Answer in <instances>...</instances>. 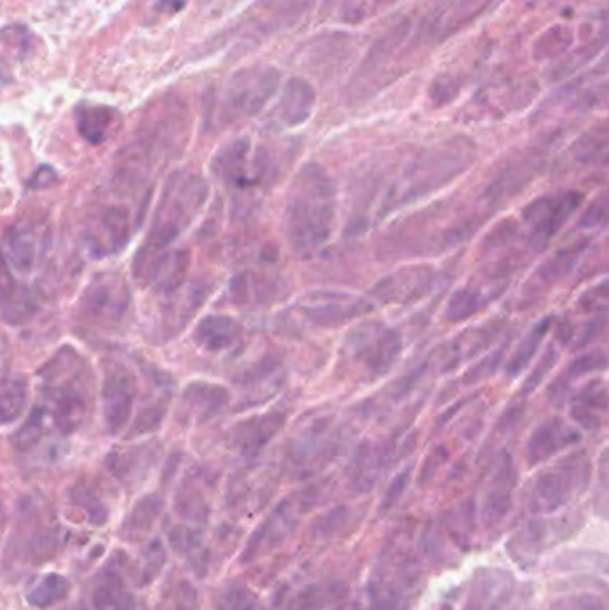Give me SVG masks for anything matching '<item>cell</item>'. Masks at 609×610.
<instances>
[{"label":"cell","mask_w":609,"mask_h":610,"mask_svg":"<svg viewBox=\"0 0 609 610\" xmlns=\"http://www.w3.org/2000/svg\"><path fill=\"white\" fill-rule=\"evenodd\" d=\"M547 610H605V606L590 595H577L553 601Z\"/></svg>","instance_id":"db71d44e"},{"label":"cell","mask_w":609,"mask_h":610,"mask_svg":"<svg viewBox=\"0 0 609 610\" xmlns=\"http://www.w3.org/2000/svg\"><path fill=\"white\" fill-rule=\"evenodd\" d=\"M600 272L609 273V261H606L605 266H602V270Z\"/></svg>","instance_id":"6f0895ef"},{"label":"cell","mask_w":609,"mask_h":610,"mask_svg":"<svg viewBox=\"0 0 609 610\" xmlns=\"http://www.w3.org/2000/svg\"><path fill=\"white\" fill-rule=\"evenodd\" d=\"M188 0H156L154 4V13L157 14H175L180 13L185 8Z\"/></svg>","instance_id":"9f6ffc18"},{"label":"cell","mask_w":609,"mask_h":610,"mask_svg":"<svg viewBox=\"0 0 609 610\" xmlns=\"http://www.w3.org/2000/svg\"><path fill=\"white\" fill-rule=\"evenodd\" d=\"M209 184L203 175L192 170H177L168 177L156 211L152 217L151 229L134 258V268L168 250L197 218L208 203Z\"/></svg>","instance_id":"8992f818"},{"label":"cell","mask_w":609,"mask_h":610,"mask_svg":"<svg viewBox=\"0 0 609 610\" xmlns=\"http://www.w3.org/2000/svg\"><path fill=\"white\" fill-rule=\"evenodd\" d=\"M591 460L585 450L570 451L547 470L540 471L531 486L530 509L534 514H554L581 497L591 482Z\"/></svg>","instance_id":"9c48e42d"},{"label":"cell","mask_w":609,"mask_h":610,"mask_svg":"<svg viewBox=\"0 0 609 610\" xmlns=\"http://www.w3.org/2000/svg\"><path fill=\"white\" fill-rule=\"evenodd\" d=\"M402 348L401 333L378 319L359 324L350 330L344 345L350 361L356 362L372 379L387 377L393 370L401 359Z\"/></svg>","instance_id":"7c38bea8"},{"label":"cell","mask_w":609,"mask_h":610,"mask_svg":"<svg viewBox=\"0 0 609 610\" xmlns=\"http://www.w3.org/2000/svg\"><path fill=\"white\" fill-rule=\"evenodd\" d=\"M553 141H539L505 154L488 175L477 200L496 215L515 200L545 172Z\"/></svg>","instance_id":"ba28073f"},{"label":"cell","mask_w":609,"mask_h":610,"mask_svg":"<svg viewBox=\"0 0 609 610\" xmlns=\"http://www.w3.org/2000/svg\"><path fill=\"white\" fill-rule=\"evenodd\" d=\"M576 229L585 236L609 229V186L583 207Z\"/></svg>","instance_id":"f6af8a7d"},{"label":"cell","mask_w":609,"mask_h":610,"mask_svg":"<svg viewBox=\"0 0 609 610\" xmlns=\"http://www.w3.org/2000/svg\"><path fill=\"white\" fill-rule=\"evenodd\" d=\"M28 405V382L24 377L6 375L0 390V418L4 423L22 416Z\"/></svg>","instance_id":"ee69618b"},{"label":"cell","mask_w":609,"mask_h":610,"mask_svg":"<svg viewBox=\"0 0 609 610\" xmlns=\"http://www.w3.org/2000/svg\"><path fill=\"white\" fill-rule=\"evenodd\" d=\"M286 420H289V411L281 407L243 420L231 431L232 443L240 446L241 450L261 448L286 425Z\"/></svg>","instance_id":"e575fe53"},{"label":"cell","mask_w":609,"mask_h":610,"mask_svg":"<svg viewBox=\"0 0 609 610\" xmlns=\"http://www.w3.org/2000/svg\"><path fill=\"white\" fill-rule=\"evenodd\" d=\"M557 361H559V348H557V341H553V344L545 347L533 370L530 371V375L525 377V381L520 385V399H528L534 391L539 390L540 385L547 379L548 373L556 367Z\"/></svg>","instance_id":"bcb514c9"},{"label":"cell","mask_w":609,"mask_h":610,"mask_svg":"<svg viewBox=\"0 0 609 610\" xmlns=\"http://www.w3.org/2000/svg\"><path fill=\"white\" fill-rule=\"evenodd\" d=\"M554 325H556V318H554V316H545V318L540 319L539 324H534L533 327L525 333L522 341L516 345L513 353H511V356L508 357V361L504 362V373L508 379L513 381L522 371L530 368L534 357H536L540 348H542L543 341H545V338L551 334V330L554 329Z\"/></svg>","instance_id":"ab89813d"},{"label":"cell","mask_w":609,"mask_h":610,"mask_svg":"<svg viewBox=\"0 0 609 610\" xmlns=\"http://www.w3.org/2000/svg\"><path fill=\"white\" fill-rule=\"evenodd\" d=\"M241 327L237 319L224 315L206 316L195 327V344L208 352H222L237 344Z\"/></svg>","instance_id":"74e56055"},{"label":"cell","mask_w":609,"mask_h":610,"mask_svg":"<svg viewBox=\"0 0 609 610\" xmlns=\"http://www.w3.org/2000/svg\"><path fill=\"white\" fill-rule=\"evenodd\" d=\"M594 508L599 516L609 520V448L599 459L597 470L596 493H594Z\"/></svg>","instance_id":"f907efd6"},{"label":"cell","mask_w":609,"mask_h":610,"mask_svg":"<svg viewBox=\"0 0 609 610\" xmlns=\"http://www.w3.org/2000/svg\"><path fill=\"white\" fill-rule=\"evenodd\" d=\"M488 0H439L418 25V39L425 43L444 42L450 34L472 22L477 14H481Z\"/></svg>","instance_id":"ffe728a7"},{"label":"cell","mask_w":609,"mask_h":610,"mask_svg":"<svg viewBox=\"0 0 609 610\" xmlns=\"http://www.w3.org/2000/svg\"><path fill=\"white\" fill-rule=\"evenodd\" d=\"M609 357L600 348H586L579 356L574 357L568 367L554 379L553 384L548 385V400L556 407L570 400L572 382L581 377L594 375L600 371L608 370Z\"/></svg>","instance_id":"1f68e13d"},{"label":"cell","mask_w":609,"mask_h":610,"mask_svg":"<svg viewBox=\"0 0 609 610\" xmlns=\"http://www.w3.org/2000/svg\"><path fill=\"white\" fill-rule=\"evenodd\" d=\"M372 309V302L363 296L341 292H309L295 304V311L304 324L322 329H335L369 315Z\"/></svg>","instance_id":"9a60e30c"},{"label":"cell","mask_w":609,"mask_h":610,"mask_svg":"<svg viewBox=\"0 0 609 610\" xmlns=\"http://www.w3.org/2000/svg\"><path fill=\"white\" fill-rule=\"evenodd\" d=\"M298 427L301 428L292 445L293 457L297 460L317 459L324 454H329L340 437V425L329 416L304 420L303 425Z\"/></svg>","instance_id":"f546056e"},{"label":"cell","mask_w":609,"mask_h":610,"mask_svg":"<svg viewBox=\"0 0 609 610\" xmlns=\"http://www.w3.org/2000/svg\"><path fill=\"white\" fill-rule=\"evenodd\" d=\"M502 293H504L502 290H496L472 279L467 286L454 290L445 305L444 319L447 324L467 322L487 309L488 305L497 301Z\"/></svg>","instance_id":"d6a6232c"},{"label":"cell","mask_w":609,"mask_h":610,"mask_svg":"<svg viewBox=\"0 0 609 610\" xmlns=\"http://www.w3.org/2000/svg\"><path fill=\"white\" fill-rule=\"evenodd\" d=\"M43 411L57 431L76 433L94 409L95 375L88 359L74 347L57 350L39 371Z\"/></svg>","instance_id":"5b68a950"},{"label":"cell","mask_w":609,"mask_h":610,"mask_svg":"<svg viewBox=\"0 0 609 610\" xmlns=\"http://www.w3.org/2000/svg\"><path fill=\"white\" fill-rule=\"evenodd\" d=\"M590 247V236L583 235L554 250L553 254L540 263L533 275L525 281L522 293H520L522 301L534 302L542 298L543 295H547L553 287H556L559 282L565 281L574 272V268L585 258Z\"/></svg>","instance_id":"e0dca14e"},{"label":"cell","mask_w":609,"mask_h":610,"mask_svg":"<svg viewBox=\"0 0 609 610\" xmlns=\"http://www.w3.org/2000/svg\"><path fill=\"white\" fill-rule=\"evenodd\" d=\"M309 0H263L255 10L258 13L249 17L247 33L255 39L260 33H274L275 29L289 22L290 17H298L306 10Z\"/></svg>","instance_id":"8d00e7d4"},{"label":"cell","mask_w":609,"mask_h":610,"mask_svg":"<svg viewBox=\"0 0 609 610\" xmlns=\"http://www.w3.org/2000/svg\"><path fill=\"white\" fill-rule=\"evenodd\" d=\"M146 175L131 166H120L109 189L86 217L83 240L94 258L120 254L142 226L151 188Z\"/></svg>","instance_id":"277c9868"},{"label":"cell","mask_w":609,"mask_h":610,"mask_svg":"<svg viewBox=\"0 0 609 610\" xmlns=\"http://www.w3.org/2000/svg\"><path fill=\"white\" fill-rule=\"evenodd\" d=\"M476 160V141L459 134L425 146L401 163L398 172L392 165L373 163L352 188L349 229L361 232L373 220L447 188L472 168Z\"/></svg>","instance_id":"6da1fadb"},{"label":"cell","mask_w":609,"mask_h":610,"mask_svg":"<svg viewBox=\"0 0 609 610\" xmlns=\"http://www.w3.org/2000/svg\"><path fill=\"white\" fill-rule=\"evenodd\" d=\"M281 74L274 66L254 65L235 72L218 89L206 113V123L226 126L255 117L278 94Z\"/></svg>","instance_id":"52a82bcc"},{"label":"cell","mask_w":609,"mask_h":610,"mask_svg":"<svg viewBox=\"0 0 609 610\" xmlns=\"http://www.w3.org/2000/svg\"><path fill=\"white\" fill-rule=\"evenodd\" d=\"M572 42H574L572 29L556 25V28L548 29L547 33H543L539 42L534 43V57H539V59L556 57L557 54L567 52Z\"/></svg>","instance_id":"7dc6e473"},{"label":"cell","mask_w":609,"mask_h":610,"mask_svg":"<svg viewBox=\"0 0 609 610\" xmlns=\"http://www.w3.org/2000/svg\"><path fill=\"white\" fill-rule=\"evenodd\" d=\"M539 86L533 80H515L504 86H490L474 97L470 104V117L502 118L515 113L533 102Z\"/></svg>","instance_id":"603a6c76"},{"label":"cell","mask_w":609,"mask_h":610,"mask_svg":"<svg viewBox=\"0 0 609 610\" xmlns=\"http://www.w3.org/2000/svg\"><path fill=\"white\" fill-rule=\"evenodd\" d=\"M557 571L596 573L609 577V555L594 549H568L553 563Z\"/></svg>","instance_id":"7bdbcfd3"},{"label":"cell","mask_w":609,"mask_h":610,"mask_svg":"<svg viewBox=\"0 0 609 610\" xmlns=\"http://www.w3.org/2000/svg\"><path fill=\"white\" fill-rule=\"evenodd\" d=\"M577 309L585 315H599V313H609V279L600 281L596 286L588 287L579 301Z\"/></svg>","instance_id":"681fc988"},{"label":"cell","mask_w":609,"mask_h":610,"mask_svg":"<svg viewBox=\"0 0 609 610\" xmlns=\"http://www.w3.org/2000/svg\"><path fill=\"white\" fill-rule=\"evenodd\" d=\"M48 235L39 224L19 221L4 235V261L10 272L28 275L39 266L43 249H47Z\"/></svg>","instance_id":"44dd1931"},{"label":"cell","mask_w":609,"mask_h":610,"mask_svg":"<svg viewBox=\"0 0 609 610\" xmlns=\"http://www.w3.org/2000/svg\"><path fill=\"white\" fill-rule=\"evenodd\" d=\"M192 254L189 250H165L143 266L134 268V277L142 282L143 286L151 287L152 292L160 295H174L185 284L188 277Z\"/></svg>","instance_id":"cb8c5ba5"},{"label":"cell","mask_w":609,"mask_h":610,"mask_svg":"<svg viewBox=\"0 0 609 610\" xmlns=\"http://www.w3.org/2000/svg\"><path fill=\"white\" fill-rule=\"evenodd\" d=\"M570 154L583 166H609V120L586 129L570 146Z\"/></svg>","instance_id":"60d3db41"},{"label":"cell","mask_w":609,"mask_h":610,"mask_svg":"<svg viewBox=\"0 0 609 610\" xmlns=\"http://www.w3.org/2000/svg\"><path fill=\"white\" fill-rule=\"evenodd\" d=\"M74 122L83 140L102 145L120 126V115L105 104L83 102L74 109Z\"/></svg>","instance_id":"836d02e7"},{"label":"cell","mask_w":609,"mask_h":610,"mask_svg":"<svg viewBox=\"0 0 609 610\" xmlns=\"http://www.w3.org/2000/svg\"><path fill=\"white\" fill-rule=\"evenodd\" d=\"M284 381V371L274 359H265L258 362L251 370H247L240 379L241 390L246 393V399L241 404L251 405L261 404L281 388Z\"/></svg>","instance_id":"d590c367"},{"label":"cell","mask_w":609,"mask_h":610,"mask_svg":"<svg viewBox=\"0 0 609 610\" xmlns=\"http://www.w3.org/2000/svg\"><path fill=\"white\" fill-rule=\"evenodd\" d=\"M56 181L57 174L54 172L53 166H40V168L36 170V174L31 177L29 186H31V188H48V186H53Z\"/></svg>","instance_id":"11a10c76"},{"label":"cell","mask_w":609,"mask_h":610,"mask_svg":"<svg viewBox=\"0 0 609 610\" xmlns=\"http://www.w3.org/2000/svg\"><path fill=\"white\" fill-rule=\"evenodd\" d=\"M137 393V377L133 371L129 370L123 362H108L102 388H100V404H102V418L109 433L119 434L123 427H128Z\"/></svg>","instance_id":"2e32d148"},{"label":"cell","mask_w":609,"mask_h":610,"mask_svg":"<svg viewBox=\"0 0 609 610\" xmlns=\"http://www.w3.org/2000/svg\"><path fill=\"white\" fill-rule=\"evenodd\" d=\"M579 442H581V433L567 420L554 416L534 428L525 445V459L530 466L543 465L572 446L579 445Z\"/></svg>","instance_id":"d4e9b609"},{"label":"cell","mask_w":609,"mask_h":610,"mask_svg":"<svg viewBox=\"0 0 609 610\" xmlns=\"http://www.w3.org/2000/svg\"><path fill=\"white\" fill-rule=\"evenodd\" d=\"M516 477H519V471H516L515 460L504 451L497 460L496 470L491 473L487 494L482 500L481 516L485 525H499L502 518L510 511Z\"/></svg>","instance_id":"4316f807"},{"label":"cell","mask_w":609,"mask_h":610,"mask_svg":"<svg viewBox=\"0 0 609 610\" xmlns=\"http://www.w3.org/2000/svg\"><path fill=\"white\" fill-rule=\"evenodd\" d=\"M131 290L128 282L115 272L97 273L86 284L77 302V318L95 327H115L128 315Z\"/></svg>","instance_id":"5bb4252c"},{"label":"cell","mask_w":609,"mask_h":610,"mask_svg":"<svg viewBox=\"0 0 609 610\" xmlns=\"http://www.w3.org/2000/svg\"><path fill=\"white\" fill-rule=\"evenodd\" d=\"M504 356L505 347L502 345V347L497 348L493 352L482 357L481 361L476 362V364H472V367L465 371L464 377H461V384L465 388H470V385L479 384L485 379L496 375L497 370L502 367V362H505Z\"/></svg>","instance_id":"c3c4849f"},{"label":"cell","mask_w":609,"mask_h":610,"mask_svg":"<svg viewBox=\"0 0 609 610\" xmlns=\"http://www.w3.org/2000/svg\"><path fill=\"white\" fill-rule=\"evenodd\" d=\"M279 293H283L281 282L275 275L265 273H241L231 284V301L237 304H263L274 301Z\"/></svg>","instance_id":"b9f144b4"},{"label":"cell","mask_w":609,"mask_h":610,"mask_svg":"<svg viewBox=\"0 0 609 610\" xmlns=\"http://www.w3.org/2000/svg\"><path fill=\"white\" fill-rule=\"evenodd\" d=\"M229 404V391L209 382H194L181 399V418L188 423H204L222 413Z\"/></svg>","instance_id":"4dcf8cb0"},{"label":"cell","mask_w":609,"mask_h":610,"mask_svg":"<svg viewBox=\"0 0 609 610\" xmlns=\"http://www.w3.org/2000/svg\"><path fill=\"white\" fill-rule=\"evenodd\" d=\"M33 34L24 25H8L2 31V42H4V48H11L17 51V56H28L31 52V45H33Z\"/></svg>","instance_id":"f5cc1de1"},{"label":"cell","mask_w":609,"mask_h":610,"mask_svg":"<svg viewBox=\"0 0 609 610\" xmlns=\"http://www.w3.org/2000/svg\"><path fill=\"white\" fill-rule=\"evenodd\" d=\"M39 313V302L34 298L29 287L11 277V272L6 268L4 281H2V318L6 324L24 325Z\"/></svg>","instance_id":"f35d334b"},{"label":"cell","mask_w":609,"mask_h":610,"mask_svg":"<svg viewBox=\"0 0 609 610\" xmlns=\"http://www.w3.org/2000/svg\"><path fill=\"white\" fill-rule=\"evenodd\" d=\"M515 591V578L502 569H479L464 610H501Z\"/></svg>","instance_id":"f1b7e54d"},{"label":"cell","mask_w":609,"mask_h":610,"mask_svg":"<svg viewBox=\"0 0 609 610\" xmlns=\"http://www.w3.org/2000/svg\"><path fill=\"white\" fill-rule=\"evenodd\" d=\"M317 104V94L306 79L292 77L279 95L272 109V120L279 128H297L309 120Z\"/></svg>","instance_id":"83f0119b"},{"label":"cell","mask_w":609,"mask_h":610,"mask_svg":"<svg viewBox=\"0 0 609 610\" xmlns=\"http://www.w3.org/2000/svg\"><path fill=\"white\" fill-rule=\"evenodd\" d=\"M213 172L229 188H254L272 183L278 175L274 157L265 146H252L251 140L238 138L213 157Z\"/></svg>","instance_id":"4fadbf2b"},{"label":"cell","mask_w":609,"mask_h":610,"mask_svg":"<svg viewBox=\"0 0 609 610\" xmlns=\"http://www.w3.org/2000/svg\"><path fill=\"white\" fill-rule=\"evenodd\" d=\"M491 215L479 200L472 206L445 198L392 226L379 243V254L390 261L445 254L472 240Z\"/></svg>","instance_id":"7a4b0ae2"},{"label":"cell","mask_w":609,"mask_h":610,"mask_svg":"<svg viewBox=\"0 0 609 610\" xmlns=\"http://www.w3.org/2000/svg\"><path fill=\"white\" fill-rule=\"evenodd\" d=\"M438 272L431 264L413 263L395 272L372 287L376 301L387 305H411L421 302L435 290Z\"/></svg>","instance_id":"ac0fdd59"},{"label":"cell","mask_w":609,"mask_h":610,"mask_svg":"<svg viewBox=\"0 0 609 610\" xmlns=\"http://www.w3.org/2000/svg\"><path fill=\"white\" fill-rule=\"evenodd\" d=\"M505 324L508 322L504 318H493L459 333L439 353V371L450 373L458 370L464 362L472 361L479 353L487 352L488 348L504 333Z\"/></svg>","instance_id":"7402d4cb"},{"label":"cell","mask_w":609,"mask_h":610,"mask_svg":"<svg viewBox=\"0 0 609 610\" xmlns=\"http://www.w3.org/2000/svg\"><path fill=\"white\" fill-rule=\"evenodd\" d=\"M585 203L586 195L581 189H556L542 193L522 209L520 224L534 254H540L556 240Z\"/></svg>","instance_id":"30bf717a"},{"label":"cell","mask_w":609,"mask_h":610,"mask_svg":"<svg viewBox=\"0 0 609 610\" xmlns=\"http://www.w3.org/2000/svg\"><path fill=\"white\" fill-rule=\"evenodd\" d=\"M570 418L586 433L597 434L609 423V382L600 377L572 394Z\"/></svg>","instance_id":"484cf974"},{"label":"cell","mask_w":609,"mask_h":610,"mask_svg":"<svg viewBox=\"0 0 609 610\" xmlns=\"http://www.w3.org/2000/svg\"><path fill=\"white\" fill-rule=\"evenodd\" d=\"M166 402H156L143 409L142 413L138 414L133 425H131V436H140V434L152 433L161 427V423L165 420Z\"/></svg>","instance_id":"816d5d0a"},{"label":"cell","mask_w":609,"mask_h":610,"mask_svg":"<svg viewBox=\"0 0 609 610\" xmlns=\"http://www.w3.org/2000/svg\"><path fill=\"white\" fill-rule=\"evenodd\" d=\"M581 529L576 514H563L556 518H536L525 523L510 541V552L515 559L539 557L543 552L554 548Z\"/></svg>","instance_id":"d6986e66"},{"label":"cell","mask_w":609,"mask_h":610,"mask_svg":"<svg viewBox=\"0 0 609 610\" xmlns=\"http://www.w3.org/2000/svg\"><path fill=\"white\" fill-rule=\"evenodd\" d=\"M338 192L324 166L309 161L290 184L284 209L286 240L297 254H313L331 240Z\"/></svg>","instance_id":"3957f363"},{"label":"cell","mask_w":609,"mask_h":610,"mask_svg":"<svg viewBox=\"0 0 609 610\" xmlns=\"http://www.w3.org/2000/svg\"><path fill=\"white\" fill-rule=\"evenodd\" d=\"M185 111L180 108H160L142 126L133 145L128 146V163H133L138 168L143 165H156L163 161L172 160L177 152L183 151L188 137V122Z\"/></svg>","instance_id":"8fae6325"}]
</instances>
